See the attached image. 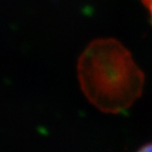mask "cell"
<instances>
[{
	"mask_svg": "<svg viewBox=\"0 0 152 152\" xmlns=\"http://www.w3.org/2000/svg\"><path fill=\"white\" fill-rule=\"evenodd\" d=\"M77 75L87 99L104 113L117 114L142 93L145 76L131 53L114 38L92 41L79 56Z\"/></svg>",
	"mask_w": 152,
	"mask_h": 152,
	"instance_id": "1",
	"label": "cell"
},
{
	"mask_svg": "<svg viewBox=\"0 0 152 152\" xmlns=\"http://www.w3.org/2000/svg\"><path fill=\"white\" fill-rule=\"evenodd\" d=\"M144 5L146 7L147 9L148 13L150 15V18H151V21H152V0H142Z\"/></svg>",
	"mask_w": 152,
	"mask_h": 152,
	"instance_id": "2",
	"label": "cell"
},
{
	"mask_svg": "<svg viewBox=\"0 0 152 152\" xmlns=\"http://www.w3.org/2000/svg\"><path fill=\"white\" fill-rule=\"evenodd\" d=\"M137 152H152V142H149L147 145L140 147L137 150Z\"/></svg>",
	"mask_w": 152,
	"mask_h": 152,
	"instance_id": "3",
	"label": "cell"
}]
</instances>
